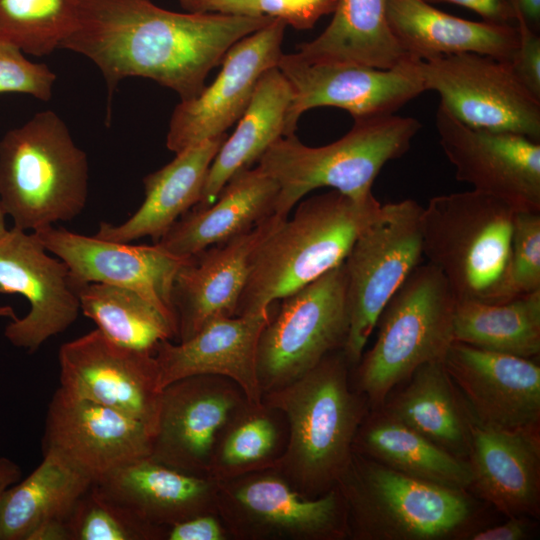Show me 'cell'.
<instances>
[{"label":"cell","mask_w":540,"mask_h":540,"mask_svg":"<svg viewBox=\"0 0 540 540\" xmlns=\"http://www.w3.org/2000/svg\"><path fill=\"white\" fill-rule=\"evenodd\" d=\"M287 24L273 19L261 29L236 42L223 56L214 82L195 97L180 100L172 113L166 137L175 154L226 133L241 118L258 81L277 67L283 55Z\"/></svg>","instance_id":"obj_18"},{"label":"cell","mask_w":540,"mask_h":540,"mask_svg":"<svg viewBox=\"0 0 540 540\" xmlns=\"http://www.w3.org/2000/svg\"><path fill=\"white\" fill-rule=\"evenodd\" d=\"M152 436L144 423L59 387L48 405L42 448L98 483L149 457Z\"/></svg>","instance_id":"obj_19"},{"label":"cell","mask_w":540,"mask_h":540,"mask_svg":"<svg viewBox=\"0 0 540 540\" xmlns=\"http://www.w3.org/2000/svg\"><path fill=\"white\" fill-rule=\"evenodd\" d=\"M247 403L243 390L226 377L194 375L170 383L161 392L149 457L209 476L220 434Z\"/></svg>","instance_id":"obj_15"},{"label":"cell","mask_w":540,"mask_h":540,"mask_svg":"<svg viewBox=\"0 0 540 540\" xmlns=\"http://www.w3.org/2000/svg\"><path fill=\"white\" fill-rule=\"evenodd\" d=\"M78 0H0V39L25 54L60 48L78 21Z\"/></svg>","instance_id":"obj_37"},{"label":"cell","mask_w":540,"mask_h":540,"mask_svg":"<svg viewBox=\"0 0 540 540\" xmlns=\"http://www.w3.org/2000/svg\"><path fill=\"white\" fill-rule=\"evenodd\" d=\"M443 363L475 422L540 426V367L533 359L453 341Z\"/></svg>","instance_id":"obj_21"},{"label":"cell","mask_w":540,"mask_h":540,"mask_svg":"<svg viewBox=\"0 0 540 540\" xmlns=\"http://www.w3.org/2000/svg\"><path fill=\"white\" fill-rule=\"evenodd\" d=\"M231 536L216 512L203 513L164 529L163 540H228Z\"/></svg>","instance_id":"obj_43"},{"label":"cell","mask_w":540,"mask_h":540,"mask_svg":"<svg viewBox=\"0 0 540 540\" xmlns=\"http://www.w3.org/2000/svg\"><path fill=\"white\" fill-rule=\"evenodd\" d=\"M512 1L518 43L509 64L521 84L540 100V37L521 14L515 0Z\"/></svg>","instance_id":"obj_42"},{"label":"cell","mask_w":540,"mask_h":540,"mask_svg":"<svg viewBox=\"0 0 540 540\" xmlns=\"http://www.w3.org/2000/svg\"><path fill=\"white\" fill-rule=\"evenodd\" d=\"M387 18L398 43L415 61L476 53L509 62L518 43L516 25L459 18L424 0H388Z\"/></svg>","instance_id":"obj_26"},{"label":"cell","mask_w":540,"mask_h":540,"mask_svg":"<svg viewBox=\"0 0 540 540\" xmlns=\"http://www.w3.org/2000/svg\"><path fill=\"white\" fill-rule=\"evenodd\" d=\"M80 311L115 342L154 352L158 343L177 338L176 328L136 291L105 283L77 289Z\"/></svg>","instance_id":"obj_35"},{"label":"cell","mask_w":540,"mask_h":540,"mask_svg":"<svg viewBox=\"0 0 540 540\" xmlns=\"http://www.w3.org/2000/svg\"><path fill=\"white\" fill-rule=\"evenodd\" d=\"M381 206L373 194L354 199L334 189L301 202L253 252L236 316L267 311L342 264Z\"/></svg>","instance_id":"obj_3"},{"label":"cell","mask_w":540,"mask_h":540,"mask_svg":"<svg viewBox=\"0 0 540 540\" xmlns=\"http://www.w3.org/2000/svg\"><path fill=\"white\" fill-rule=\"evenodd\" d=\"M281 300L258 341L262 394L296 380L331 352L343 349L349 331L343 263Z\"/></svg>","instance_id":"obj_10"},{"label":"cell","mask_w":540,"mask_h":540,"mask_svg":"<svg viewBox=\"0 0 540 540\" xmlns=\"http://www.w3.org/2000/svg\"><path fill=\"white\" fill-rule=\"evenodd\" d=\"M515 211L471 190L432 197L421 216L422 252L444 276L456 300L507 302Z\"/></svg>","instance_id":"obj_7"},{"label":"cell","mask_w":540,"mask_h":540,"mask_svg":"<svg viewBox=\"0 0 540 540\" xmlns=\"http://www.w3.org/2000/svg\"><path fill=\"white\" fill-rule=\"evenodd\" d=\"M181 6L188 12L198 11V0H179Z\"/></svg>","instance_id":"obj_49"},{"label":"cell","mask_w":540,"mask_h":540,"mask_svg":"<svg viewBox=\"0 0 540 540\" xmlns=\"http://www.w3.org/2000/svg\"><path fill=\"white\" fill-rule=\"evenodd\" d=\"M415 60L392 69L348 63H314L296 53L281 56L277 68L290 84L285 135L295 134L300 116L316 107L331 106L354 118L395 114L426 92Z\"/></svg>","instance_id":"obj_14"},{"label":"cell","mask_w":540,"mask_h":540,"mask_svg":"<svg viewBox=\"0 0 540 540\" xmlns=\"http://www.w3.org/2000/svg\"><path fill=\"white\" fill-rule=\"evenodd\" d=\"M270 317V309L256 314L219 317L185 341H161L153 352L161 389L185 377L217 375L234 381L250 404H261L257 347Z\"/></svg>","instance_id":"obj_23"},{"label":"cell","mask_w":540,"mask_h":540,"mask_svg":"<svg viewBox=\"0 0 540 540\" xmlns=\"http://www.w3.org/2000/svg\"><path fill=\"white\" fill-rule=\"evenodd\" d=\"M416 66L425 90L436 92L460 122L540 142V100L521 84L509 62L460 53L417 61Z\"/></svg>","instance_id":"obj_12"},{"label":"cell","mask_w":540,"mask_h":540,"mask_svg":"<svg viewBox=\"0 0 540 540\" xmlns=\"http://www.w3.org/2000/svg\"><path fill=\"white\" fill-rule=\"evenodd\" d=\"M22 476L20 466L8 457H0V501L4 492Z\"/></svg>","instance_id":"obj_47"},{"label":"cell","mask_w":540,"mask_h":540,"mask_svg":"<svg viewBox=\"0 0 540 540\" xmlns=\"http://www.w3.org/2000/svg\"><path fill=\"white\" fill-rule=\"evenodd\" d=\"M77 289L67 265L33 232L13 226L0 235V293L20 294L30 304L26 316L5 327L12 345L32 353L69 328L80 312Z\"/></svg>","instance_id":"obj_17"},{"label":"cell","mask_w":540,"mask_h":540,"mask_svg":"<svg viewBox=\"0 0 540 540\" xmlns=\"http://www.w3.org/2000/svg\"><path fill=\"white\" fill-rule=\"evenodd\" d=\"M353 451L407 476L437 485L469 490L468 461L442 449L379 409L370 410L361 423Z\"/></svg>","instance_id":"obj_32"},{"label":"cell","mask_w":540,"mask_h":540,"mask_svg":"<svg viewBox=\"0 0 540 540\" xmlns=\"http://www.w3.org/2000/svg\"><path fill=\"white\" fill-rule=\"evenodd\" d=\"M388 0H338L330 24L295 52L314 63H348L392 69L408 58L390 28Z\"/></svg>","instance_id":"obj_30"},{"label":"cell","mask_w":540,"mask_h":540,"mask_svg":"<svg viewBox=\"0 0 540 540\" xmlns=\"http://www.w3.org/2000/svg\"><path fill=\"white\" fill-rule=\"evenodd\" d=\"M351 369L343 349L336 350L301 377L263 394L262 402L282 414L287 430L272 468L306 497L336 487L370 411L352 384Z\"/></svg>","instance_id":"obj_2"},{"label":"cell","mask_w":540,"mask_h":540,"mask_svg":"<svg viewBox=\"0 0 540 540\" xmlns=\"http://www.w3.org/2000/svg\"><path fill=\"white\" fill-rule=\"evenodd\" d=\"M469 491L506 517L540 515L539 426L499 429L471 421Z\"/></svg>","instance_id":"obj_24"},{"label":"cell","mask_w":540,"mask_h":540,"mask_svg":"<svg viewBox=\"0 0 540 540\" xmlns=\"http://www.w3.org/2000/svg\"><path fill=\"white\" fill-rule=\"evenodd\" d=\"M251 1L252 0H198V11L247 16L246 11Z\"/></svg>","instance_id":"obj_46"},{"label":"cell","mask_w":540,"mask_h":540,"mask_svg":"<svg viewBox=\"0 0 540 540\" xmlns=\"http://www.w3.org/2000/svg\"><path fill=\"white\" fill-rule=\"evenodd\" d=\"M436 129L458 181L504 201L515 212H540L539 141L469 127L441 104Z\"/></svg>","instance_id":"obj_16"},{"label":"cell","mask_w":540,"mask_h":540,"mask_svg":"<svg viewBox=\"0 0 540 540\" xmlns=\"http://www.w3.org/2000/svg\"><path fill=\"white\" fill-rule=\"evenodd\" d=\"M338 0H252L247 16L280 19L298 30L310 29L322 16L333 13Z\"/></svg>","instance_id":"obj_41"},{"label":"cell","mask_w":540,"mask_h":540,"mask_svg":"<svg viewBox=\"0 0 540 540\" xmlns=\"http://www.w3.org/2000/svg\"><path fill=\"white\" fill-rule=\"evenodd\" d=\"M58 361L65 392L122 412L154 433L162 389L152 351L121 345L97 328L61 345Z\"/></svg>","instance_id":"obj_13"},{"label":"cell","mask_w":540,"mask_h":540,"mask_svg":"<svg viewBox=\"0 0 540 540\" xmlns=\"http://www.w3.org/2000/svg\"><path fill=\"white\" fill-rule=\"evenodd\" d=\"M70 540H163L152 527L106 495L95 483L80 497L68 521Z\"/></svg>","instance_id":"obj_38"},{"label":"cell","mask_w":540,"mask_h":540,"mask_svg":"<svg viewBox=\"0 0 540 540\" xmlns=\"http://www.w3.org/2000/svg\"><path fill=\"white\" fill-rule=\"evenodd\" d=\"M540 290V212H515L507 274L512 300Z\"/></svg>","instance_id":"obj_39"},{"label":"cell","mask_w":540,"mask_h":540,"mask_svg":"<svg viewBox=\"0 0 540 540\" xmlns=\"http://www.w3.org/2000/svg\"><path fill=\"white\" fill-rule=\"evenodd\" d=\"M142 522L164 530L193 516L216 512L218 482L146 457L95 483Z\"/></svg>","instance_id":"obj_27"},{"label":"cell","mask_w":540,"mask_h":540,"mask_svg":"<svg viewBox=\"0 0 540 540\" xmlns=\"http://www.w3.org/2000/svg\"><path fill=\"white\" fill-rule=\"evenodd\" d=\"M88 160L54 111L32 116L0 140V204L32 232L70 221L85 208Z\"/></svg>","instance_id":"obj_5"},{"label":"cell","mask_w":540,"mask_h":540,"mask_svg":"<svg viewBox=\"0 0 540 540\" xmlns=\"http://www.w3.org/2000/svg\"><path fill=\"white\" fill-rule=\"evenodd\" d=\"M55 81L47 65L30 61L18 47L0 39V94L22 93L48 101Z\"/></svg>","instance_id":"obj_40"},{"label":"cell","mask_w":540,"mask_h":540,"mask_svg":"<svg viewBox=\"0 0 540 540\" xmlns=\"http://www.w3.org/2000/svg\"><path fill=\"white\" fill-rule=\"evenodd\" d=\"M454 341L533 359L540 353V290L503 303L456 300Z\"/></svg>","instance_id":"obj_34"},{"label":"cell","mask_w":540,"mask_h":540,"mask_svg":"<svg viewBox=\"0 0 540 540\" xmlns=\"http://www.w3.org/2000/svg\"><path fill=\"white\" fill-rule=\"evenodd\" d=\"M93 482L52 452L0 501V540H28L40 526L67 521Z\"/></svg>","instance_id":"obj_33"},{"label":"cell","mask_w":540,"mask_h":540,"mask_svg":"<svg viewBox=\"0 0 540 540\" xmlns=\"http://www.w3.org/2000/svg\"><path fill=\"white\" fill-rule=\"evenodd\" d=\"M353 120L351 129L330 144L307 146L292 134L262 154L257 167L279 186L274 214L286 219L307 193L321 187L354 199L369 197L381 169L402 157L421 129L417 119L395 114Z\"/></svg>","instance_id":"obj_6"},{"label":"cell","mask_w":540,"mask_h":540,"mask_svg":"<svg viewBox=\"0 0 540 540\" xmlns=\"http://www.w3.org/2000/svg\"><path fill=\"white\" fill-rule=\"evenodd\" d=\"M525 516L508 517L504 523L483 527L474 532L469 540H524L531 535L535 524Z\"/></svg>","instance_id":"obj_45"},{"label":"cell","mask_w":540,"mask_h":540,"mask_svg":"<svg viewBox=\"0 0 540 540\" xmlns=\"http://www.w3.org/2000/svg\"><path fill=\"white\" fill-rule=\"evenodd\" d=\"M456 299L432 264L418 265L383 308L372 347L351 369L354 388L370 410L419 366L443 361L454 341Z\"/></svg>","instance_id":"obj_8"},{"label":"cell","mask_w":540,"mask_h":540,"mask_svg":"<svg viewBox=\"0 0 540 540\" xmlns=\"http://www.w3.org/2000/svg\"><path fill=\"white\" fill-rule=\"evenodd\" d=\"M217 482V513L231 539H349L345 506L336 487L309 498L273 468Z\"/></svg>","instance_id":"obj_11"},{"label":"cell","mask_w":540,"mask_h":540,"mask_svg":"<svg viewBox=\"0 0 540 540\" xmlns=\"http://www.w3.org/2000/svg\"><path fill=\"white\" fill-rule=\"evenodd\" d=\"M515 3L530 25L539 24L540 0H515Z\"/></svg>","instance_id":"obj_48"},{"label":"cell","mask_w":540,"mask_h":540,"mask_svg":"<svg viewBox=\"0 0 540 540\" xmlns=\"http://www.w3.org/2000/svg\"><path fill=\"white\" fill-rule=\"evenodd\" d=\"M429 3L446 2L471 9L483 21L495 24L515 23V10L512 0H424Z\"/></svg>","instance_id":"obj_44"},{"label":"cell","mask_w":540,"mask_h":540,"mask_svg":"<svg viewBox=\"0 0 540 540\" xmlns=\"http://www.w3.org/2000/svg\"><path fill=\"white\" fill-rule=\"evenodd\" d=\"M336 488L352 540L469 539L484 508L469 490L422 481L353 452Z\"/></svg>","instance_id":"obj_4"},{"label":"cell","mask_w":540,"mask_h":540,"mask_svg":"<svg viewBox=\"0 0 540 540\" xmlns=\"http://www.w3.org/2000/svg\"><path fill=\"white\" fill-rule=\"evenodd\" d=\"M291 98L290 84L277 67L262 75L235 131L216 154L201 199L193 208L201 209L213 204L235 173L250 168L277 139L285 135Z\"/></svg>","instance_id":"obj_31"},{"label":"cell","mask_w":540,"mask_h":540,"mask_svg":"<svg viewBox=\"0 0 540 540\" xmlns=\"http://www.w3.org/2000/svg\"><path fill=\"white\" fill-rule=\"evenodd\" d=\"M284 220L273 214L250 231L211 246L181 265L172 290L179 342L216 318L236 316L252 254Z\"/></svg>","instance_id":"obj_22"},{"label":"cell","mask_w":540,"mask_h":540,"mask_svg":"<svg viewBox=\"0 0 540 540\" xmlns=\"http://www.w3.org/2000/svg\"><path fill=\"white\" fill-rule=\"evenodd\" d=\"M0 317H11L12 319L16 318L13 308L10 306L0 307Z\"/></svg>","instance_id":"obj_50"},{"label":"cell","mask_w":540,"mask_h":540,"mask_svg":"<svg viewBox=\"0 0 540 540\" xmlns=\"http://www.w3.org/2000/svg\"><path fill=\"white\" fill-rule=\"evenodd\" d=\"M226 138L224 133L184 149L146 175L145 199L139 209L121 224L101 222L94 236L119 243L149 236L157 242L200 201L209 168Z\"/></svg>","instance_id":"obj_28"},{"label":"cell","mask_w":540,"mask_h":540,"mask_svg":"<svg viewBox=\"0 0 540 540\" xmlns=\"http://www.w3.org/2000/svg\"><path fill=\"white\" fill-rule=\"evenodd\" d=\"M284 427L286 423L279 411L263 402H248L220 434L209 476L222 481L272 468L285 446Z\"/></svg>","instance_id":"obj_36"},{"label":"cell","mask_w":540,"mask_h":540,"mask_svg":"<svg viewBox=\"0 0 540 540\" xmlns=\"http://www.w3.org/2000/svg\"><path fill=\"white\" fill-rule=\"evenodd\" d=\"M401 384L377 409L467 461L472 417L443 361L419 366Z\"/></svg>","instance_id":"obj_29"},{"label":"cell","mask_w":540,"mask_h":540,"mask_svg":"<svg viewBox=\"0 0 540 540\" xmlns=\"http://www.w3.org/2000/svg\"><path fill=\"white\" fill-rule=\"evenodd\" d=\"M78 21L60 48L90 59L106 82L109 101L128 77H143L197 96L209 72L245 36L269 24L268 16L179 13L151 0H78Z\"/></svg>","instance_id":"obj_1"},{"label":"cell","mask_w":540,"mask_h":540,"mask_svg":"<svg viewBox=\"0 0 540 540\" xmlns=\"http://www.w3.org/2000/svg\"><path fill=\"white\" fill-rule=\"evenodd\" d=\"M279 186L258 167L235 173L213 204L182 215L155 244L187 259L242 235L274 214Z\"/></svg>","instance_id":"obj_25"},{"label":"cell","mask_w":540,"mask_h":540,"mask_svg":"<svg viewBox=\"0 0 540 540\" xmlns=\"http://www.w3.org/2000/svg\"><path fill=\"white\" fill-rule=\"evenodd\" d=\"M5 219L6 215L4 214L0 204V235L4 234L7 231Z\"/></svg>","instance_id":"obj_51"},{"label":"cell","mask_w":540,"mask_h":540,"mask_svg":"<svg viewBox=\"0 0 540 540\" xmlns=\"http://www.w3.org/2000/svg\"><path fill=\"white\" fill-rule=\"evenodd\" d=\"M422 210L412 199L382 204L343 262L350 316L343 352L352 367L360 360L383 308L419 265Z\"/></svg>","instance_id":"obj_9"},{"label":"cell","mask_w":540,"mask_h":540,"mask_svg":"<svg viewBox=\"0 0 540 540\" xmlns=\"http://www.w3.org/2000/svg\"><path fill=\"white\" fill-rule=\"evenodd\" d=\"M48 252L68 267L77 287L105 283L132 289L155 306L177 328L172 301L174 279L188 259L158 247L112 242L49 226L33 232Z\"/></svg>","instance_id":"obj_20"}]
</instances>
